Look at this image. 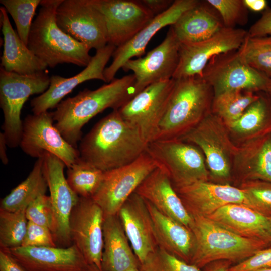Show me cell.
Here are the masks:
<instances>
[{
    "label": "cell",
    "instance_id": "37",
    "mask_svg": "<svg viewBox=\"0 0 271 271\" xmlns=\"http://www.w3.org/2000/svg\"><path fill=\"white\" fill-rule=\"evenodd\" d=\"M40 2V0L0 1L14 20L18 36L27 46L32 19Z\"/></svg>",
    "mask_w": 271,
    "mask_h": 271
},
{
    "label": "cell",
    "instance_id": "51",
    "mask_svg": "<svg viewBox=\"0 0 271 271\" xmlns=\"http://www.w3.org/2000/svg\"><path fill=\"white\" fill-rule=\"evenodd\" d=\"M265 92L271 96V79H270Z\"/></svg>",
    "mask_w": 271,
    "mask_h": 271
},
{
    "label": "cell",
    "instance_id": "44",
    "mask_svg": "<svg viewBox=\"0 0 271 271\" xmlns=\"http://www.w3.org/2000/svg\"><path fill=\"white\" fill-rule=\"evenodd\" d=\"M250 37L271 36V8L268 7L262 12V16L247 31Z\"/></svg>",
    "mask_w": 271,
    "mask_h": 271
},
{
    "label": "cell",
    "instance_id": "19",
    "mask_svg": "<svg viewBox=\"0 0 271 271\" xmlns=\"http://www.w3.org/2000/svg\"><path fill=\"white\" fill-rule=\"evenodd\" d=\"M43 170L54 211L57 229L55 239L60 247L72 245L69 222L71 211L79 197L69 185L64 173V163L56 156L46 152L43 156Z\"/></svg>",
    "mask_w": 271,
    "mask_h": 271
},
{
    "label": "cell",
    "instance_id": "49",
    "mask_svg": "<svg viewBox=\"0 0 271 271\" xmlns=\"http://www.w3.org/2000/svg\"><path fill=\"white\" fill-rule=\"evenodd\" d=\"M7 142L3 132L0 133V158L2 162L4 165L8 164L9 162L7 154Z\"/></svg>",
    "mask_w": 271,
    "mask_h": 271
},
{
    "label": "cell",
    "instance_id": "3",
    "mask_svg": "<svg viewBox=\"0 0 271 271\" xmlns=\"http://www.w3.org/2000/svg\"><path fill=\"white\" fill-rule=\"evenodd\" d=\"M62 0H41L38 14L30 29L28 47L48 67L63 63L86 67L92 57L90 49L63 32L56 21Z\"/></svg>",
    "mask_w": 271,
    "mask_h": 271
},
{
    "label": "cell",
    "instance_id": "5",
    "mask_svg": "<svg viewBox=\"0 0 271 271\" xmlns=\"http://www.w3.org/2000/svg\"><path fill=\"white\" fill-rule=\"evenodd\" d=\"M192 217L195 245L190 263L199 268L220 260L240 262L271 246L263 240L240 236L208 217Z\"/></svg>",
    "mask_w": 271,
    "mask_h": 271
},
{
    "label": "cell",
    "instance_id": "45",
    "mask_svg": "<svg viewBox=\"0 0 271 271\" xmlns=\"http://www.w3.org/2000/svg\"><path fill=\"white\" fill-rule=\"evenodd\" d=\"M0 271H27L6 249L0 248Z\"/></svg>",
    "mask_w": 271,
    "mask_h": 271
},
{
    "label": "cell",
    "instance_id": "39",
    "mask_svg": "<svg viewBox=\"0 0 271 271\" xmlns=\"http://www.w3.org/2000/svg\"><path fill=\"white\" fill-rule=\"evenodd\" d=\"M219 14L224 26L235 28L245 25L248 20V10L243 0H207Z\"/></svg>",
    "mask_w": 271,
    "mask_h": 271
},
{
    "label": "cell",
    "instance_id": "30",
    "mask_svg": "<svg viewBox=\"0 0 271 271\" xmlns=\"http://www.w3.org/2000/svg\"><path fill=\"white\" fill-rule=\"evenodd\" d=\"M237 146L232 171L243 182L258 180L271 183V134Z\"/></svg>",
    "mask_w": 271,
    "mask_h": 271
},
{
    "label": "cell",
    "instance_id": "54",
    "mask_svg": "<svg viewBox=\"0 0 271 271\" xmlns=\"http://www.w3.org/2000/svg\"><path fill=\"white\" fill-rule=\"evenodd\" d=\"M270 233H271V218H270Z\"/></svg>",
    "mask_w": 271,
    "mask_h": 271
},
{
    "label": "cell",
    "instance_id": "35",
    "mask_svg": "<svg viewBox=\"0 0 271 271\" xmlns=\"http://www.w3.org/2000/svg\"><path fill=\"white\" fill-rule=\"evenodd\" d=\"M238 49L251 67L271 79V36L247 35Z\"/></svg>",
    "mask_w": 271,
    "mask_h": 271
},
{
    "label": "cell",
    "instance_id": "52",
    "mask_svg": "<svg viewBox=\"0 0 271 271\" xmlns=\"http://www.w3.org/2000/svg\"><path fill=\"white\" fill-rule=\"evenodd\" d=\"M253 271H271V268H265L259 269H257Z\"/></svg>",
    "mask_w": 271,
    "mask_h": 271
},
{
    "label": "cell",
    "instance_id": "15",
    "mask_svg": "<svg viewBox=\"0 0 271 271\" xmlns=\"http://www.w3.org/2000/svg\"><path fill=\"white\" fill-rule=\"evenodd\" d=\"M104 215L92 198L79 197L69 218L71 240L89 264L102 269Z\"/></svg>",
    "mask_w": 271,
    "mask_h": 271
},
{
    "label": "cell",
    "instance_id": "10",
    "mask_svg": "<svg viewBox=\"0 0 271 271\" xmlns=\"http://www.w3.org/2000/svg\"><path fill=\"white\" fill-rule=\"evenodd\" d=\"M175 82L171 78L153 83L118 109L147 144L157 138Z\"/></svg>",
    "mask_w": 271,
    "mask_h": 271
},
{
    "label": "cell",
    "instance_id": "22",
    "mask_svg": "<svg viewBox=\"0 0 271 271\" xmlns=\"http://www.w3.org/2000/svg\"><path fill=\"white\" fill-rule=\"evenodd\" d=\"M117 215L141 264L158 247L153 221L145 200L133 193Z\"/></svg>",
    "mask_w": 271,
    "mask_h": 271
},
{
    "label": "cell",
    "instance_id": "41",
    "mask_svg": "<svg viewBox=\"0 0 271 271\" xmlns=\"http://www.w3.org/2000/svg\"><path fill=\"white\" fill-rule=\"evenodd\" d=\"M240 188L253 200L257 212L271 218V183L254 180L243 182Z\"/></svg>",
    "mask_w": 271,
    "mask_h": 271
},
{
    "label": "cell",
    "instance_id": "34",
    "mask_svg": "<svg viewBox=\"0 0 271 271\" xmlns=\"http://www.w3.org/2000/svg\"><path fill=\"white\" fill-rule=\"evenodd\" d=\"M104 173L79 157L67 168L66 180L79 197L92 198L102 183Z\"/></svg>",
    "mask_w": 271,
    "mask_h": 271
},
{
    "label": "cell",
    "instance_id": "1",
    "mask_svg": "<svg viewBox=\"0 0 271 271\" xmlns=\"http://www.w3.org/2000/svg\"><path fill=\"white\" fill-rule=\"evenodd\" d=\"M147 146L138 131L113 110L81 139L78 150L81 159L104 172L132 162Z\"/></svg>",
    "mask_w": 271,
    "mask_h": 271
},
{
    "label": "cell",
    "instance_id": "14",
    "mask_svg": "<svg viewBox=\"0 0 271 271\" xmlns=\"http://www.w3.org/2000/svg\"><path fill=\"white\" fill-rule=\"evenodd\" d=\"M247 35V31L243 29L224 27L203 41L180 43L179 62L172 78L202 77L204 69L213 57L238 49Z\"/></svg>",
    "mask_w": 271,
    "mask_h": 271
},
{
    "label": "cell",
    "instance_id": "18",
    "mask_svg": "<svg viewBox=\"0 0 271 271\" xmlns=\"http://www.w3.org/2000/svg\"><path fill=\"white\" fill-rule=\"evenodd\" d=\"M180 42L172 27L162 42L145 56L127 61L122 69L135 77L136 95L155 82L172 78L179 62Z\"/></svg>",
    "mask_w": 271,
    "mask_h": 271
},
{
    "label": "cell",
    "instance_id": "17",
    "mask_svg": "<svg viewBox=\"0 0 271 271\" xmlns=\"http://www.w3.org/2000/svg\"><path fill=\"white\" fill-rule=\"evenodd\" d=\"M174 189L192 216L207 217L230 204L245 205L257 211L253 200L244 190L228 184L202 181Z\"/></svg>",
    "mask_w": 271,
    "mask_h": 271
},
{
    "label": "cell",
    "instance_id": "21",
    "mask_svg": "<svg viewBox=\"0 0 271 271\" xmlns=\"http://www.w3.org/2000/svg\"><path fill=\"white\" fill-rule=\"evenodd\" d=\"M198 2L197 0L174 1L168 9L155 16L131 39L116 47L112 54L111 64L104 71L106 82L110 83L114 79L117 72L127 61L134 57H141L145 53L148 43L158 31L168 25H173L184 12L195 6Z\"/></svg>",
    "mask_w": 271,
    "mask_h": 271
},
{
    "label": "cell",
    "instance_id": "8",
    "mask_svg": "<svg viewBox=\"0 0 271 271\" xmlns=\"http://www.w3.org/2000/svg\"><path fill=\"white\" fill-rule=\"evenodd\" d=\"M179 139L193 144L201 150L210 176L221 180L230 178L238 146L219 117L211 112Z\"/></svg>",
    "mask_w": 271,
    "mask_h": 271
},
{
    "label": "cell",
    "instance_id": "24",
    "mask_svg": "<svg viewBox=\"0 0 271 271\" xmlns=\"http://www.w3.org/2000/svg\"><path fill=\"white\" fill-rule=\"evenodd\" d=\"M135 192L161 213L191 230L193 217L184 205L169 178L159 168L152 172Z\"/></svg>",
    "mask_w": 271,
    "mask_h": 271
},
{
    "label": "cell",
    "instance_id": "42",
    "mask_svg": "<svg viewBox=\"0 0 271 271\" xmlns=\"http://www.w3.org/2000/svg\"><path fill=\"white\" fill-rule=\"evenodd\" d=\"M21 246L57 247V243L50 229L28 221L26 233Z\"/></svg>",
    "mask_w": 271,
    "mask_h": 271
},
{
    "label": "cell",
    "instance_id": "12",
    "mask_svg": "<svg viewBox=\"0 0 271 271\" xmlns=\"http://www.w3.org/2000/svg\"><path fill=\"white\" fill-rule=\"evenodd\" d=\"M58 27L90 49L108 44L106 22L90 0H62L56 11Z\"/></svg>",
    "mask_w": 271,
    "mask_h": 271
},
{
    "label": "cell",
    "instance_id": "29",
    "mask_svg": "<svg viewBox=\"0 0 271 271\" xmlns=\"http://www.w3.org/2000/svg\"><path fill=\"white\" fill-rule=\"evenodd\" d=\"M171 26L180 43L203 41L224 27L218 13L207 1H199Z\"/></svg>",
    "mask_w": 271,
    "mask_h": 271
},
{
    "label": "cell",
    "instance_id": "48",
    "mask_svg": "<svg viewBox=\"0 0 271 271\" xmlns=\"http://www.w3.org/2000/svg\"><path fill=\"white\" fill-rule=\"evenodd\" d=\"M231 262L227 260H220L212 262L206 271H228Z\"/></svg>",
    "mask_w": 271,
    "mask_h": 271
},
{
    "label": "cell",
    "instance_id": "31",
    "mask_svg": "<svg viewBox=\"0 0 271 271\" xmlns=\"http://www.w3.org/2000/svg\"><path fill=\"white\" fill-rule=\"evenodd\" d=\"M259 94L239 118L226 125L237 146L271 134V96L264 91Z\"/></svg>",
    "mask_w": 271,
    "mask_h": 271
},
{
    "label": "cell",
    "instance_id": "13",
    "mask_svg": "<svg viewBox=\"0 0 271 271\" xmlns=\"http://www.w3.org/2000/svg\"><path fill=\"white\" fill-rule=\"evenodd\" d=\"M19 146L27 155L37 159L51 153L70 167L80 157L78 150L68 143L55 126L52 112L28 115L23 121Z\"/></svg>",
    "mask_w": 271,
    "mask_h": 271
},
{
    "label": "cell",
    "instance_id": "20",
    "mask_svg": "<svg viewBox=\"0 0 271 271\" xmlns=\"http://www.w3.org/2000/svg\"><path fill=\"white\" fill-rule=\"evenodd\" d=\"M116 48L108 44L96 50L89 64L74 76L65 78L57 75L51 76L47 90L31 101L33 113L38 114L55 108L65 96L86 81L97 79L106 82L104 71Z\"/></svg>",
    "mask_w": 271,
    "mask_h": 271
},
{
    "label": "cell",
    "instance_id": "9",
    "mask_svg": "<svg viewBox=\"0 0 271 271\" xmlns=\"http://www.w3.org/2000/svg\"><path fill=\"white\" fill-rule=\"evenodd\" d=\"M203 78L212 87L214 96L226 92H265L270 79L251 67L239 49L213 57L206 65Z\"/></svg>",
    "mask_w": 271,
    "mask_h": 271
},
{
    "label": "cell",
    "instance_id": "27",
    "mask_svg": "<svg viewBox=\"0 0 271 271\" xmlns=\"http://www.w3.org/2000/svg\"><path fill=\"white\" fill-rule=\"evenodd\" d=\"M4 48L1 67L6 71L21 75L45 71L47 65L39 59L20 39L13 28L7 12L0 8Z\"/></svg>",
    "mask_w": 271,
    "mask_h": 271
},
{
    "label": "cell",
    "instance_id": "53",
    "mask_svg": "<svg viewBox=\"0 0 271 271\" xmlns=\"http://www.w3.org/2000/svg\"><path fill=\"white\" fill-rule=\"evenodd\" d=\"M128 271H141L139 267H133L130 269H129Z\"/></svg>",
    "mask_w": 271,
    "mask_h": 271
},
{
    "label": "cell",
    "instance_id": "2",
    "mask_svg": "<svg viewBox=\"0 0 271 271\" xmlns=\"http://www.w3.org/2000/svg\"><path fill=\"white\" fill-rule=\"evenodd\" d=\"M133 74L115 78L97 89H85L61 101L52 112L55 126L64 139L77 148L82 129L106 109L118 110L136 95Z\"/></svg>",
    "mask_w": 271,
    "mask_h": 271
},
{
    "label": "cell",
    "instance_id": "46",
    "mask_svg": "<svg viewBox=\"0 0 271 271\" xmlns=\"http://www.w3.org/2000/svg\"><path fill=\"white\" fill-rule=\"evenodd\" d=\"M141 1L155 16L166 11L174 2L171 0H141Z\"/></svg>",
    "mask_w": 271,
    "mask_h": 271
},
{
    "label": "cell",
    "instance_id": "4",
    "mask_svg": "<svg viewBox=\"0 0 271 271\" xmlns=\"http://www.w3.org/2000/svg\"><path fill=\"white\" fill-rule=\"evenodd\" d=\"M175 80L155 140L180 138L211 112L213 91L202 77Z\"/></svg>",
    "mask_w": 271,
    "mask_h": 271
},
{
    "label": "cell",
    "instance_id": "32",
    "mask_svg": "<svg viewBox=\"0 0 271 271\" xmlns=\"http://www.w3.org/2000/svg\"><path fill=\"white\" fill-rule=\"evenodd\" d=\"M47 183L43 170V159H37L27 177L1 199L0 209L14 212L26 209L41 195L46 194Z\"/></svg>",
    "mask_w": 271,
    "mask_h": 271
},
{
    "label": "cell",
    "instance_id": "47",
    "mask_svg": "<svg viewBox=\"0 0 271 271\" xmlns=\"http://www.w3.org/2000/svg\"><path fill=\"white\" fill-rule=\"evenodd\" d=\"M248 10L255 12L264 11L268 7L266 0H243Z\"/></svg>",
    "mask_w": 271,
    "mask_h": 271
},
{
    "label": "cell",
    "instance_id": "43",
    "mask_svg": "<svg viewBox=\"0 0 271 271\" xmlns=\"http://www.w3.org/2000/svg\"><path fill=\"white\" fill-rule=\"evenodd\" d=\"M271 268V246L257 252L251 257L229 267L228 271H253Z\"/></svg>",
    "mask_w": 271,
    "mask_h": 271
},
{
    "label": "cell",
    "instance_id": "36",
    "mask_svg": "<svg viewBox=\"0 0 271 271\" xmlns=\"http://www.w3.org/2000/svg\"><path fill=\"white\" fill-rule=\"evenodd\" d=\"M26 209L11 212L0 209V247L7 249L21 246L28 220Z\"/></svg>",
    "mask_w": 271,
    "mask_h": 271
},
{
    "label": "cell",
    "instance_id": "6",
    "mask_svg": "<svg viewBox=\"0 0 271 271\" xmlns=\"http://www.w3.org/2000/svg\"><path fill=\"white\" fill-rule=\"evenodd\" d=\"M146 152L174 188L209 180L204 156L193 144L179 138L157 140L147 144Z\"/></svg>",
    "mask_w": 271,
    "mask_h": 271
},
{
    "label": "cell",
    "instance_id": "25",
    "mask_svg": "<svg viewBox=\"0 0 271 271\" xmlns=\"http://www.w3.org/2000/svg\"><path fill=\"white\" fill-rule=\"evenodd\" d=\"M206 217L240 236L271 243L270 218L246 205L228 204Z\"/></svg>",
    "mask_w": 271,
    "mask_h": 271
},
{
    "label": "cell",
    "instance_id": "38",
    "mask_svg": "<svg viewBox=\"0 0 271 271\" xmlns=\"http://www.w3.org/2000/svg\"><path fill=\"white\" fill-rule=\"evenodd\" d=\"M139 268L141 271H202L159 247L140 264Z\"/></svg>",
    "mask_w": 271,
    "mask_h": 271
},
{
    "label": "cell",
    "instance_id": "23",
    "mask_svg": "<svg viewBox=\"0 0 271 271\" xmlns=\"http://www.w3.org/2000/svg\"><path fill=\"white\" fill-rule=\"evenodd\" d=\"M6 249L27 271H84L89 265L73 244L67 247L20 246Z\"/></svg>",
    "mask_w": 271,
    "mask_h": 271
},
{
    "label": "cell",
    "instance_id": "28",
    "mask_svg": "<svg viewBox=\"0 0 271 271\" xmlns=\"http://www.w3.org/2000/svg\"><path fill=\"white\" fill-rule=\"evenodd\" d=\"M145 201L153 221L158 247L190 263L195 245L192 231Z\"/></svg>",
    "mask_w": 271,
    "mask_h": 271
},
{
    "label": "cell",
    "instance_id": "50",
    "mask_svg": "<svg viewBox=\"0 0 271 271\" xmlns=\"http://www.w3.org/2000/svg\"><path fill=\"white\" fill-rule=\"evenodd\" d=\"M84 271H103L94 264H89Z\"/></svg>",
    "mask_w": 271,
    "mask_h": 271
},
{
    "label": "cell",
    "instance_id": "26",
    "mask_svg": "<svg viewBox=\"0 0 271 271\" xmlns=\"http://www.w3.org/2000/svg\"><path fill=\"white\" fill-rule=\"evenodd\" d=\"M101 266L103 271H128L139 267L118 215L105 217Z\"/></svg>",
    "mask_w": 271,
    "mask_h": 271
},
{
    "label": "cell",
    "instance_id": "40",
    "mask_svg": "<svg viewBox=\"0 0 271 271\" xmlns=\"http://www.w3.org/2000/svg\"><path fill=\"white\" fill-rule=\"evenodd\" d=\"M26 215L28 221L47 227L55 236L57 223L49 196L41 195L31 202L26 209Z\"/></svg>",
    "mask_w": 271,
    "mask_h": 271
},
{
    "label": "cell",
    "instance_id": "33",
    "mask_svg": "<svg viewBox=\"0 0 271 271\" xmlns=\"http://www.w3.org/2000/svg\"><path fill=\"white\" fill-rule=\"evenodd\" d=\"M259 93L240 90L214 96L211 112L226 125L231 123L239 118L246 109L258 98Z\"/></svg>",
    "mask_w": 271,
    "mask_h": 271
},
{
    "label": "cell",
    "instance_id": "11",
    "mask_svg": "<svg viewBox=\"0 0 271 271\" xmlns=\"http://www.w3.org/2000/svg\"><path fill=\"white\" fill-rule=\"evenodd\" d=\"M157 168L145 151L132 162L104 172L102 183L92 199L100 206L105 217L117 215L127 199Z\"/></svg>",
    "mask_w": 271,
    "mask_h": 271
},
{
    "label": "cell",
    "instance_id": "16",
    "mask_svg": "<svg viewBox=\"0 0 271 271\" xmlns=\"http://www.w3.org/2000/svg\"><path fill=\"white\" fill-rule=\"evenodd\" d=\"M90 1L104 17L108 44L116 47L131 39L155 17L141 1Z\"/></svg>",
    "mask_w": 271,
    "mask_h": 271
},
{
    "label": "cell",
    "instance_id": "7",
    "mask_svg": "<svg viewBox=\"0 0 271 271\" xmlns=\"http://www.w3.org/2000/svg\"><path fill=\"white\" fill-rule=\"evenodd\" d=\"M48 74L40 72L21 75L0 68V107L4 114L2 128L8 147L19 146L23 128L21 111L29 97L42 94L48 88Z\"/></svg>",
    "mask_w": 271,
    "mask_h": 271
}]
</instances>
